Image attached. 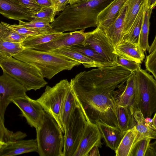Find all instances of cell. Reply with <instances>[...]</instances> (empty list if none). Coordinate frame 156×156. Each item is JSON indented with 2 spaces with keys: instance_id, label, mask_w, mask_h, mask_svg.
I'll list each match as a JSON object with an SVG mask.
<instances>
[{
  "instance_id": "obj_1",
  "label": "cell",
  "mask_w": 156,
  "mask_h": 156,
  "mask_svg": "<svg viewBox=\"0 0 156 156\" xmlns=\"http://www.w3.org/2000/svg\"><path fill=\"white\" fill-rule=\"evenodd\" d=\"M78 107L87 121L119 127L113 92L98 89L91 70L78 73L70 82Z\"/></svg>"
},
{
  "instance_id": "obj_2",
  "label": "cell",
  "mask_w": 156,
  "mask_h": 156,
  "mask_svg": "<svg viewBox=\"0 0 156 156\" xmlns=\"http://www.w3.org/2000/svg\"><path fill=\"white\" fill-rule=\"evenodd\" d=\"M112 0H82L67 5L50 24L51 31L63 33L96 27L98 15Z\"/></svg>"
},
{
  "instance_id": "obj_3",
  "label": "cell",
  "mask_w": 156,
  "mask_h": 156,
  "mask_svg": "<svg viewBox=\"0 0 156 156\" xmlns=\"http://www.w3.org/2000/svg\"><path fill=\"white\" fill-rule=\"evenodd\" d=\"M13 57L34 66L44 78L49 80L62 71L70 70L81 64L65 56L27 48Z\"/></svg>"
},
{
  "instance_id": "obj_4",
  "label": "cell",
  "mask_w": 156,
  "mask_h": 156,
  "mask_svg": "<svg viewBox=\"0 0 156 156\" xmlns=\"http://www.w3.org/2000/svg\"><path fill=\"white\" fill-rule=\"evenodd\" d=\"M0 67L27 91L36 90L47 84L39 70L25 62L0 53Z\"/></svg>"
},
{
  "instance_id": "obj_5",
  "label": "cell",
  "mask_w": 156,
  "mask_h": 156,
  "mask_svg": "<svg viewBox=\"0 0 156 156\" xmlns=\"http://www.w3.org/2000/svg\"><path fill=\"white\" fill-rule=\"evenodd\" d=\"M37 153L40 156H63L64 136L58 124L45 112L36 129Z\"/></svg>"
},
{
  "instance_id": "obj_6",
  "label": "cell",
  "mask_w": 156,
  "mask_h": 156,
  "mask_svg": "<svg viewBox=\"0 0 156 156\" xmlns=\"http://www.w3.org/2000/svg\"><path fill=\"white\" fill-rule=\"evenodd\" d=\"M137 108L144 118H151L156 111V82L153 76L140 68L135 71Z\"/></svg>"
},
{
  "instance_id": "obj_7",
  "label": "cell",
  "mask_w": 156,
  "mask_h": 156,
  "mask_svg": "<svg viewBox=\"0 0 156 156\" xmlns=\"http://www.w3.org/2000/svg\"><path fill=\"white\" fill-rule=\"evenodd\" d=\"M71 89L70 82L67 79L60 80L55 86H47L44 92L36 101L44 112L56 121L62 132H64L59 119V113L62 105Z\"/></svg>"
},
{
  "instance_id": "obj_8",
  "label": "cell",
  "mask_w": 156,
  "mask_h": 156,
  "mask_svg": "<svg viewBox=\"0 0 156 156\" xmlns=\"http://www.w3.org/2000/svg\"><path fill=\"white\" fill-rule=\"evenodd\" d=\"M87 120L78 106L65 129L63 156H73L83 134Z\"/></svg>"
},
{
  "instance_id": "obj_9",
  "label": "cell",
  "mask_w": 156,
  "mask_h": 156,
  "mask_svg": "<svg viewBox=\"0 0 156 156\" xmlns=\"http://www.w3.org/2000/svg\"><path fill=\"white\" fill-rule=\"evenodd\" d=\"M85 36L83 45L93 49L110 63L117 65L115 47L103 31L97 27L93 31L85 32Z\"/></svg>"
},
{
  "instance_id": "obj_10",
  "label": "cell",
  "mask_w": 156,
  "mask_h": 156,
  "mask_svg": "<svg viewBox=\"0 0 156 156\" xmlns=\"http://www.w3.org/2000/svg\"><path fill=\"white\" fill-rule=\"evenodd\" d=\"M3 72L0 76V112L4 120L6 109L12 99L25 96L27 90L15 79Z\"/></svg>"
},
{
  "instance_id": "obj_11",
  "label": "cell",
  "mask_w": 156,
  "mask_h": 156,
  "mask_svg": "<svg viewBox=\"0 0 156 156\" xmlns=\"http://www.w3.org/2000/svg\"><path fill=\"white\" fill-rule=\"evenodd\" d=\"M12 102L20 109L21 115L26 119L31 127L36 129L39 126L45 112L36 100L30 98L26 94L12 99Z\"/></svg>"
},
{
  "instance_id": "obj_12",
  "label": "cell",
  "mask_w": 156,
  "mask_h": 156,
  "mask_svg": "<svg viewBox=\"0 0 156 156\" xmlns=\"http://www.w3.org/2000/svg\"><path fill=\"white\" fill-rule=\"evenodd\" d=\"M135 72L132 73L124 84L116 89L112 94L114 101L117 104L128 107L133 113L137 108L138 105Z\"/></svg>"
},
{
  "instance_id": "obj_13",
  "label": "cell",
  "mask_w": 156,
  "mask_h": 156,
  "mask_svg": "<svg viewBox=\"0 0 156 156\" xmlns=\"http://www.w3.org/2000/svg\"><path fill=\"white\" fill-rule=\"evenodd\" d=\"M84 30L63 33L54 40L48 43L34 47L31 49L49 52L51 51L82 44L85 39Z\"/></svg>"
},
{
  "instance_id": "obj_14",
  "label": "cell",
  "mask_w": 156,
  "mask_h": 156,
  "mask_svg": "<svg viewBox=\"0 0 156 156\" xmlns=\"http://www.w3.org/2000/svg\"><path fill=\"white\" fill-rule=\"evenodd\" d=\"M102 138L97 125L87 121L83 134L73 156H87L94 147H101Z\"/></svg>"
},
{
  "instance_id": "obj_15",
  "label": "cell",
  "mask_w": 156,
  "mask_h": 156,
  "mask_svg": "<svg viewBox=\"0 0 156 156\" xmlns=\"http://www.w3.org/2000/svg\"><path fill=\"white\" fill-rule=\"evenodd\" d=\"M32 13L18 0H0V14L8 19L30 22Z\"/></svg>"
},
{
  "instance_id": "obj_16",
  "label": "cell",
  "mask_w": 156,
  "mask_h": 156,
  "mask_svg": "<svg viewBox=\"0 0 156 156\" xmlns=\"http://www.w3.org/2000/svg\"><path fill=\"white\" fill-rule=\"evenodd\" d=\"M37 151L36 139H21L4 143L0 150V156H16Z\"/></svg>"
},
{
  "instance_id": "obj_17",
  "label": "cell",
  "mask_w": 156,
  "mask_h": 156,
  "mask_svg": "<svg viewBox=\"0 0 156 156\" xmlns=\"http://www.w3.org/2000/svg\"><path fill=\"white\" fill-rule=\"evenodd\" d=\"M115 54L117 56L140 64L144 58V51L139 45L122 39L115 47Z\"/></svg>"
},
{
  "instance_id": "obj_18",
  "label": "cell",
  "mask_w": 156,
  "mask_h": 156,
  "mask_svg": "<svg viewBox=\"0 0 156 156\" xmlns=\"http://www.w3.org/2000/svg\"><path fill=\"white\" fill-rule=\"evenodd\" d=\"M127 0H113L98 15L96 27L103 31L108 27Z\"/></svg>"
},
{
  "instance_id": "obj_19",
  "label": "cell",
  "mask_w": 156,
  "mask_h": 156,
  "mask_svg": "<svg viewBox=\"0 0 156 156\" xmlns=\"http://www.w3.org/2000/svg\"><path fill=\"white\" fill-rule=\"evenodd\" d=\"M128 0L123 5L111 24L103 31L114 47L123 38Z\"/></svg>"
},
{
  "instance_id": "obj_20",
  "label": "cell",
  "mask_w": 156,
  "mask_h": 156,
  "mask_svg": "<svg viewBox=\"0 0 156 156\" xmlns=\"http://www.w3.org/2000/svg\"><path fill=\"white\" fill-rule=\"evenodd\" d=\"M95 123L97 125L106 146L115 151L125 133L118 127L111 126L99 121H96Z\"/></svg>"
},
{
  "instance_id": "obj_21",
  "label": "cell",
  "mask_w": 156,
  "mask_h": 156,
  "mask_svg": "<svg viewBox=\"0 0 156 156\" xmlns=\"http://www.w3.org/2000/svg\"><path fill=\"white\" fill-rule=\"evenodd\" d=\"M133 127L135 126L138 132L137 137H146L151 139L156 138V129L147 123L141 111L138 108L133 114Z\"/></svg>"
},
{
  "instance_id": "obj_22",
  "label": "cell",
  "mask_w": 156,
  "mask_h": 156,
  "mask_svg": "<svg viewBox=\"0 0 156 156\" xmlns=\"http://www.w3.org/2000/svg\"><path fill=\"white\" fill-rule=\"evenodd\" d=\"M78 106L71 88L62 105L59 113V119L64 132L70 117Z\"/></svg>"
},
{
  "instance_id": "obj_23",
  "label": "cell",
  "mask_w": 156,
  "mask_h": 156,
  "mask_svg": "<svg viewBox=\"0 0 156 156\" xmlns=\"http://www.w3.org/2000/svg\"><path fill=\"white\" fill-rule=\"evenodd\" d=\"M49 52L61 55L69 58L82 64L85 68L104 67L81 53L69 48L59 49Z\"/></svg>"
},
{
  "instance_id": "obj_24",
  "label": "cell",
  "mask_w": 156,
  "mask_h": 156,
  "mask_svg": "<svg viewBox=\"0 0 156 156\" xmlns=\"http://www.w3.org/2000/svg\"><path fill=\"white\" fill-rule=\"evenodd\" d=\"M138 134L134 126L125 133L117 149L115 152L116 156H129L132 148Z\"/></svg>"
},
{
  "instance_id": "obj_25",
  "label": "cell",
  "mask_w": 156,
  "mask_h": 156,
  "mask_svg": "<svg viewBox=\"0 0 156 156\" xmlns=\"http://www.w3.org/2000/svg\"><path fill=\"white\" fill-rule=\"evenodd\" d=\"M152 9L148 7L147 0H146L139 38V45L144 51L147 50L149 46L148 38L150 19Z\"/></svg>"
},
{
  "instance_id": "obj_26",
  "label": "cell",
  "mask_w": 156,
  "mask_h": 156,
  "mask_svg": "<svg viewBox=\"0 0 156 156\" xmlns=\"http://www.w3.org/2000/svg\"><path fill=\"white\" fill-rule=\"evenodd\" d=\"M146 0L141 6L139 13L128 32L122 39L128 41L136 45H139V38Z\"/></svg>"
},
{
  "instance_id": "obj_27",
  "label": "cell",
  "mask_w": 156,
  "mask_h": 156,
  "mask_svg": "<svg viewBox=\"0 0 156 156\" xmlns=\"http://www.w3.org/2000/svg\"><path fill=\"white\" fill-rule=\"evenodd\" d=\"M145 0H128L123 36L129 31Z\"/></svg>"
},
{
  "instance_id": "obj_28",
  "label": "cell",
  "mask_w": 156,
  "mask_h": 156,
  "mask_svg": "<svg viewBox=\"0 0 156 156\" xmlns=\"http://www.w3.org/2000/svg\"><path fill=\"white\" fill-rule=\"evenodd\" d=\"M62 33L51 31L44 34L28 36L26 37L21 44L25 48H32L35 46L51 41L61 35Z\"/></svg>"
},
{
  "instance_id": "obj_29",
  "label": "cell",
  "mask_w": 156,
  "mask_h": 156,
  "mask_svg": "<svg viewBox=\"0 0 156 156\" xmlns=\"http://www.w3.org/2000/svg\"><path fill=\"white\" fill-rule=\"evenodd\" d=\"M115 104L119 127L125 133L133 127V113L128 107L119 105L115 102Z\"/></svg>"
},
{
  "instance_id": "obj_30",
  "label": "cell",
  "mask_w": 156,
  "mask_h": 156,
  "mask_svg": "<svg viewBox=\"0 0 156 156\" xmlns=\"http://www.w3.org/2000/svg\"><path fill=\"white\" fill-rule=\"evenodd\" d=\"M69 48L81 53L104 67L115 66L93 49L84 46L82 44L74 45Z\"/></svg>"
},
{
  "instance_id": "obj_31",
  "label": "cell",
  "mask_w": 156,
  "mask_h": 156,
  "mask_svg": "<svg viewBox=\"0 0 156 156\" xmlns=\"http://www.w3.org/2000/svg\"><path fill=\"white\" fill-rule=\"evenodd\" d=\"M4 120L0 112V141L4 143L22 139L27 136L26 134L20 131L14 132L5 127Z\"/></svg>"
},
{
  "instance_id": "obj_32",
  "label": "cell",
  "mask_w": 156,
  "mask_h": 156,
  "mask_svg": "<svg viewBox=\"0 0 156 156\" xmlns=\"http://www.w3.org/2000/svg\"><path fill=\"white\" fill-rule=\"evenodd\" d=\"M57 13L55 9L53 6L41 7L39 11L32 13V20L50 23L54 21Z\"/></svg>"
},
{
  "instance_id": "obj_33",
  "label": "cell",
  "mask_w": 156,
  "mask_h": 156,
  "mask_svg": "<svg viewBox=\"0 0 156 156\" xmlns=\"http://www.w3.org/2000/svg\"><path fill=\"white\" fill-rule=\"evenodd\" d=\"M27 36L19 34L0 23V40L21 43Z\"/></svg>"
},
{
  "instance_id": "obj_34",
  "label": "cell",
  "mask_w": 156,
  "mask_h": 156,
  "mask_svg": "<svg viewBox=\"0 0 156 156\" xmlns=\"http://www.w3.org/2000/svg\"><path fill=\"white\" fill-rule=\"evenodd\" d=\"M24 48L21 43L0 40V53L9 57H13Z\"/></svg>"
},
{
  "instance_id": "obj_35",
  "label": "cell",
  "mask_w": 156,
  "mask_h": 156,
  "mask_svg": "<svg viewBox=\"0 0 156 156\" xmlns=\"http://www.w3.org/2000/svg\"><path fill=\"white\" fill-rule=\"evenodd\" d=\"M147 50L149 55L147 56L145 61L146 70L151 73L156 79V36L151 45L149 46Z\"/></svg>"
},
{
  "instance_id": "obj_36",
  "label": "cell",
  "mask_w": 156,
  "mask_h": 156,
  "mask_svg": "<svg viewBox=\"0 0 156 156\" xmlns=\"http://www.w3.org/2000/svg\"><path fill=\"white\" fill-rule=\"evenodd\" d=\"M151 139L146 137H136L129 156H145Z\"/></svg>"
},
{
  "instance_id": "obj_37",
  "label": "cell",
  "mask_w": 156,
  "mask_h": 156,
  "mask_svg": "<svg viewBox=\"0 0 156 156\" xmlns=\"http://www.w3.org/2000/svg\"><path fill=\"white\" fill-rule=\"evenodd\" d=\"M19 24L36 30L41 34L51 31V27L50 24L42 22L31 20L29 22H26L20 20L19 21Z\"/></svg>"
},
{
  "instance_id": "obj_38",
  "label": "cell",
  "mask_w": 156,
  "mask_h": 156,
  "mask_svg": "<svg viewBox=\"0 0 156 156\" xmlns=\"http://www.w3.org/2000/svg\"><path fill=\"white\" fill-rule=\"evenodd\" d=\"M1 23L12 31L20 35L34 36L41 34L36 30L23 26L19 24L12 25L2 22H1Z\"/></svg>"
},
{
  "instance_id": "obj_39",
  "label": "cell",
  "mask_w": 156,
  "mask_h": 156,
  "mask_svg": "<svg viewBox=\"0 0 156 156\" xmlns=\"http://www.w3.org/2000/svg\"><path fill=\"white\" fill-rule=\"evenodd\" d=\"M117 64L126 69L133 73L141 68V65L132 60L118 56Z\"/></svg>"
},
{
  "instance_id": "obj_40",
  "label": "cell",
  "mask_w": 156,
  "mask_h": 156,
  "mask_svg": "<svg viewBox=\"0 0 156 156\" xmlns=\"http://www.w3.org/2000/svg\"><path fill=\"white\" fill-rule=\"evenodd\" d=\"M18 0L22 5L32 13L38 11L41 8L34 0Z\"/></svg>"
},
{
  "instance_id": "obj_41",
  "label": "cell",
  "mask_w": 156,
  "mask_h": 156,
  "mask_svg": "<svg viewBox=\"0 0 156 156\" xmlns=\"http://www.w3.org/2000/svg\"><path fill=\"white\" fill-rule=\"evenodd\" d=\"M69 0H51V6L53 7L57 12L63 11Z\"/></svg>"
},
{
  "instance_id": "obj_42",
  "label": "cell",
  "mask_w": 156,
  "mask_h": 156,
  "mask_svg": "<svg viewBox=\"0 0 156 156\" xmlns=\"http://www.w3.org/2000/svg\"><path fill=\"white\" fill-rule=\"evenodd\" d=\"M156 141L149 144L145 156H156Z\"/></svg>"
},
{
  "instance_id": "obj_43",
  "label": "cell",
  "mask_w": 156,
  "mask_h": 156,
  "mask_svg": "<svg viewBox=\"0 0 156 156\" xmlns=\"http://www.w3.org/2000/svg\"><path fill=\"white\" fill-rule=\"evenodd\" d=\"M35 2L41 7L51 6V0H34Z\"/></svg>"
},
{
  "instance_id": "obj_44",
  "label": "cell",
  "mask_w": 156,
  "mask_h": 156,
  "mask_svg": "<svg viewBox=\"0 0 156 156\" xmlns=\"http://www.w3.org/2000/svg\"><path fill=\"white\" fill-rule=\"evenodd\" d=\"M98 148V146L93 147L89 152L87 156H100Z\"/></svg>"
},
{
  "instance_id": "obj_45",
  "label": "cell",
  "mask_w": 156,
  "mask_h": 156,
  "mask_svg": "<svg viewBox=\"0 0 156 156\" xmlns=\"http://www.w3.org/2000/svg\"><path fill=\"white\" fill-rule=\"evenodd\" d=\"M148 7L152 9L156 5V0H147Z\"/></svg>"
},
{
  "instance_id": "obj_46",
  "label": "cell",
  "mask_w": 156,
  "mask_h": 156,
  "mask_svg": "<svg viewBox=\"0 0 156 156\" xmlns=\"http://www.w3.org/2000/svg\"><path fill=\"white\" fill-rule=\"evenodd\" d=\"M152 119V123L153 126L156 127V113H155Z\"/></svg>"
},
{
  "instance_id": "obj_47",
  "label": "cell",
  "mask_w": 156,
  "mask_h": 156,
  "mask_svg": "<svg viewBox=\"0 0 156 156\" xmlns=\"http://www.w3.org/2000/svg\"><path fill=\"white\" fill-rule=\"evenodd\" d=\"M84 0H69L68 4L70 5L76 2H78L80 1Z\"/></svg>"
},
{
  "instance_id": "obj_48",
  "label": "cell",
  "mask_w": 156,
  "mask_h": 156,
  "mask_svg": "<svg viewBox=\"0 0 156 156\" xmlns=\"http://www.w3.org/2000/svg\"><path fill=\"white\" fill-rule=\"evenodd\" d=\"M4 143L0 141V150Z\"/></svg>"
},
{
  "instance_id": "obj_49",
  "label": "cell",
  "mask_w": 156,
  "mask_h": 156,
  "mask_svg": "<svg viewBox=\"0 0 156 156\" xmlns=\"http://www.w3.org/2000/svg\"><path fill=\"white\" fill-rule=\"evenodd\" d=\"M90 0H84V1H90ZM83 1H84V0H83Z\"/></svg>"
}]
</instances>
